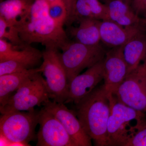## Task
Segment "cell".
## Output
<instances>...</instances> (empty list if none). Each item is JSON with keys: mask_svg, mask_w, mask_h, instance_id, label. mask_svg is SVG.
Listing matches in <instances>:
<instances>
[{"mask_svg": "<svg viewBox=\"0 0 146 146\" xmlns=\"http://www.w3.org/2000/svg\"><path fill=\"white\" fill-rule=\"evenodd\" d=\"M39 124L36 146H77L59 120L44 108L39 112Z\"/></svg>", "mask_w": 146, "mask_h": 146, "instance_id": "8", "label": "cell"}, {"mask_svg": "<svg viewBox=\"0 0 146 146\" xmlns=\"http://www.w3.org/2000/svg\"><path fill=\"white\" fill-rule=\"evenodd\" d=\"M114 95L124 104L146 115V60L128 74Z\"/></svg>", "mask_w": 146, "mask_h": 146, "instance_id": "7", "label": "cell"}, {"mask_svg": "<svg viewBox=\"0 0 146 146\" xmlns=\"http://www.w3.org/2000/svg\"><path fill=\"white\" fill-rule=\"evenodd\" d=\"M50 16L58 23L64 25L67 18V11L63 0H59L49 4Z\"/></svg>", "mask_w": 146, "mask_h": 146, "instance_id": "20", "label": "cell"}, {"mask_svg": "<svg viewBox=\"0 0 146 146\" xmlns=\"http://www.w3.org/2000/svg\"><path fill=\"white\" fill-rule=\"evenodd\" d=\"M110 113L107 125L108 146H125L146 119V115L110 96Z\"/></svg>", "mask_w": 146, "mask_h": 146, "instance_id": "3", "label": "cell"}, {"mask_svg": "<svg viewBox=\"0 0 146 146\" xmlns=\"http://www.w3.org/2000/svg\"><path fill=\"white\" fill-rule=\"evenodd\" d=\"M145 3H146V0H145Z\"/></svg>", "mask_w": 146, "mask_h": 146, "instance_id": "31", "label": "cell"}, {"mask_svg": "<svg viewBox=\"0 0 146 146\" xmlns=\"http://www.w3.org/2000/svg\"><path fill=\"white\" fill-rule=\"evenodd\" d=\"M133 10L138 15L146 9L145 0H133Z\"/></svg>", "mask_w": 146, "mask_h": 146, "instance_id": "26", "label": "cell"}, {"mask_svg": "<svg viewBox=\"0 0 146 146\" xmlns=\"http://www.w3.org/2000/svg\"><path fill=\"white\" fill-rule=\"evenodd\" d=\"M11 142L5 136L1 134V146H10Z\"/></svg>", "mask_w": 146, "mask_h": 146, "instance_id": "27", "label": "cell"}, {"mask_svg": "<svg viewBox=\"0 0 146 146\" xmlns=\"http://www.w3.org/2000/svg\"><path fill=\"white\" fill-rule=\"evenodd\" d=\"M42 54L43 61L39 70L46 78L50 98L64 104L68 98L69 83L60 53L57 49L46 48Z\"/></svg>", "mask_w": 146, "mask_h": 146, "instance_id": "6", "label": "cell"}, {"mask_svg": "<svg viewBox=\"0 0 146 146\" xmlns=\"http://www.w3.org/2000/svg\"><path fill=\"white\" fill-rule=\"evenodd\" d=\"M0 39L8 40L14 47L18 49H23L27 46L21 39L18 28L9 23L0 17Z\"/></svg>", "mask_w": 146, "mask_h": 146, "instance_id": "19", "label": "cell"}, {"mask_svg": "<svg viewBox=\"0 0 146 146\" xmlns=\"http://www.w3.org/2000/svg\"><path fill=\"white\" fill-rule=\"evenodd\" d=\"M39 72V68H33L21 72L0 76V106H4L15 91Z\"/></svg>", "mask_w": 146, "mask_h": 146, "instance_id": "16", "label": "cell"}, {"mask_svg": "<svg viewBox=\"0 0 146 146\" xmlns=\"http://www.w3.org/2000/svg\"><path fill=\"white\" fill-rule=\"evenodd\" d=\"M49 7V4L45 0H34L28 12L16 26L26 44L39 43L46 48L62 50L70 41L63 25L50 16Z\"/></svg>", "mask_w": 146, "mask_h": 146, "instance_id": "1", "label": "cell"}, {"mask_svg": "<svg viewBox=\"0 0 146 146\" xmlns=\"http://www.w3.org/2000/svg\"><path fill=\"white\" fill-rule=\"evenodd\" d=\"M100 21L94 18L82 19L78 27H68V32L76 42L89 46L100 44Z\"/></svg>", "mask_w": 146, "mask_h": 146, "instance_id": "15", "label": "cell"}, {"mask_svg": "<svg viewBox=\"0 0 146 146\" xmlns=\"http://www.w3.org/2000/svg\"><path fill=\"white\" fill-rule=\"evenodd\" d=\"M44 108L54 115L61 123L77 146H91V139L82 127L75 112L65 104L53 101L44 104Z\"/></svg>", "mask_w": 146, "mask_h": 146, "instance_id": "9", "label": "cell"}, {"mask_svg": "<svg viewBox=\"0 0 146 146\" xmlns=\"http://www.w3.org/2000/svg\"><path fill=\"white\" fill-rule=\"evenodd\" d=\"M104 86L110 96L114 95L128 74L123 56L122 46L112 48L106 52L104 62Z\"/></svg>", "mask_w": 146, "mask_h": 146, "instance_id": "10", "label": "cell"}, {"mask_svg": "<svg viewBox=\"0 0 146 146\" xmlns=\"http://www.w3.org/2000/svg\"><path fill=\"white\" fill-rule=\"evenodd\" d=\"M75 112L85 132L97 146H108L107 125L110 113V96L104 85L82 99Z\"/></svg>", "mask_w": 146, "mask_h": 146, "instance_id": "2", "label": "cell"}, {"mask_svg": "<svg viewBox=\"0 0 146 146\" xmlns=\"http://www.w3.org/2000/svg\"><path fill=\"white\" fill-rule=\"evenodd\" d=\"M104 58L79 74L69 84L68 98L65 103L76 104L96 88L104 80Z\"/></svg>", "mask_w": 146, "mask_h": 146, "instance_id": "11", "label": "cell"}, {"mask_svg": "<svg viewBox=\"0 0 146 146\" xmlns=\"http://www.w3.org/2000/svg\"><path fill=\"white\" fill-rule=\"evenodd\" d=\"M146 31L143 29L122 46L123 56L128 68V74L146 60Z\"/></svg>", "mask_w": 146, "mask_h": 146, "instance_id": "14", "label": "cell"}, {"mask_svg": "<svg viewBox=\"0 0 146 146\" xmlns=\"http://www.w3.org/2000/svg\"><path fill=\"white\" fill-rule=\"evenodd\" d=\"M93 17L99 21L110 20L106 4L101 3L99 0H86Z\"/></svg>", "mask_w": 146, "mask_h": 146, "instance_id": "21", "label": "cell"}, {"mask_svg": "<svg viewBox=\"0 0 146 146\" xmlns=\"http://www.w3.org/2000/svg\"><path fill=\"white\" fill-rule=\"evenodd\" d=\"M39 112L35 110L28 112L11 111L1 114L0 134L12 143H21L26 146L35 141L36 126L39 124Z\"/></svg>", "mask_w": 146, "mask_h": 146, "instance_id": "5", "label": "cell"}, {"mask_svg": "<svg viewBox=\"0 0 146 146\" xmlns=\"http://www.w3.org/2000/svg\"><path fill=\"white\" fill-rule=\"evenodd\" d=\"M46 1L49 3V4H51L52 3L55 2L57 1H59V0H45Z\"/></svg>", "mask_w": 146, "mask_h": 146, "instance_id": "29", "label": "cell"}, {"mask_svg": "<svg viewBox=\"0 0 146 146\" xmlns=\"http://www.w3.org/2000/svg\"><path fill=\"white\" fill-rule=\"evenodd\" d=\"M42 57V52L31 45H28L23 49H18L6 39H0V62L15 60L33 69L39 63Z\"/></svg>", "mask_w": 146, "mask_h": 146, "instance_id": "13", "label": "cell"}, {"mask_svg": "<svg viewBox=\"0 0 146 146\" xmlns=\"http://www.w3.org/2000/svg\"><path fill=\"white\" fill-rule=\"evenodd\" d=\"M125 146H146V119Z\"/></svg>", "mask_w": 146, "mask_h": 146, "instance_id": "24", "label": "cell"}, {"mask_svg": "<svg viewBox=\"0 0 146 146\" xmlns=\"http://www.w3.org/2000/svg\"><path fill=\"white\" fill-rule=\"evenodd\" d=\"M31 69L29 67L18 61L7 60L0 62V76L21 72Z\"/></svg>", "mask_w": 146, "mask_h": 146, "instance_id": "22", "label": "cell"}, {"mask_svg": "<svg viewBox=\"0 0 146 146\" xmlns=\"http://www.w3.org/2000/svg\"><path fill=\"white\" fill-rule=\"evenodd\" d=\"M76 0H63L67 11V18L65 25L68 26L75 21L74 5Z\"/></svg>", "mask_w": 146, "mask_h": 146, "instance_id": "25", "label": "cell"}, {"mask_svg": "<svg viewBox=\"0 0 146 146\" xmlns=\"http://www.w3.org/2000/svg\"><path fill=\"white\" fill-rule=\"evenodd\" d=\"M143 29L141 26L123 27L110 20L101 21L100 25L101 41L111 48L122 46Z\"/></svg>", "mask_w": 146, "mask_h": 146, "instance_id": "12", "label": "cell"}, {"mask_svg": "<svg viewBox=\"0 0 146 146\" xmlns=\"http://www.w3.org/2000/svg\"><path fill=\"white\" fill-rule=\"evenodd\" d=\"M141 26L146 30V19H141Z\"/></svg>", "mask_w": 146, "mask_h": 146, "instance_id": "28", "label": "cell"}, {"mask_svg": "<svg viewBox=\"0 0 146 146\" xmlns=\"http://www.w3.org/2000/svg\"><path fill=\"white\" fill-rule=\"evenodd\" d=\"M75 21L94 18L86 0H76L74 5Z\"/></svg>", "mask_w": 146, "mask_h": 146, "instance_id": "23", "label": "cell"}, {"mask_svg": "<svg viewBox=\"0 0 146 146\" xmlns=\"http://www.w3.org/2000/svg\"><path fill=\"white\" fill-rule=\"evenodd\" d=\"M61 50L60 59L69 84L84 69L103 59L106 52L100 44L89 46L76 41H70Z\"/></svg>", "mask_w": 146, "mask_h": 146, "instance_id": "4", "label": "cell"}, {"mask_svg": "<svg viewBox=\"0 0 146 146\" xmlns=\"http://www.w3.org/2000/svg\"><path fill=\"white\" fill-rule=\"evenodd\" d=\"M106 5L110 21L123 27L141 26V18L129 5L121 0H108Z\"/></svg>", "mask_w": 146, "mask_h": 146, "instance_id": "17", "label": "cell"}, {"mask_svg": "<svg viewBox=\"0 0 146 146\" xmlns=\"http://www.w3.org/2000/svg\"><path fill=\"white\" fill-rule=\"evenodd\" d=\"M34 0H5L0 4V17L16 26L28 12Z\"/></svg>", "mask_w": 146, "mask_h": 146, "instance_id": "18", "label": "cell"}, {"mask_svg": "<svg viewBox=\"0 0 146 146\" xmlns=\"http://www.w3.org/2000/svg\"><path fill=\"white\" fill-rule=\"evenodd\" d=\"M121 1H123L124 2L126 3H127L129 5L130 1V0H121Z\"/></svg>", "mask_w": 146, "mask_h": 146, "instance_id": "30", "label": "cell"}]
</instances>
